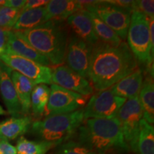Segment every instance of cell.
<instances>
[{
    "label": "cell",
    "mask_w": 154,
    "mask_h": 154,
    "mask_svg": "<svg viewBox=\"0 0 154 154\" xmlns=\"http://www.w3.org/2000/svg\"><path fill=\"white\" fill-rule=\"evenodd\" d=\"M92 47L69 32L63 63L77 74L88 79Z\"/></svg>",
    "instance_id": "obj_11"
},
{
    "label": "cell",
    "mask_w": 154,
    "mask_h": 154,
    "mask_svg": "<svg viewBox=\"0 0 154 154\" xmlns=\"http://www.w3.org/2000/svg\"><path fill=\"white\" fill-rule=\"evenodd\" d=\"M143 72L138 67L131 74L124 77L109 88V90L114 95L126 100L134 99L138 96L143 83Z\"/></svg>",
    "instance_id": "obj_16"
},
{
    "label": "cell",
    "mask_w": 154,
    "mask_h": 154,
    "mask_svg": "<svg viewBox=\"0 0 154 154\" xmlns=\"http://www.w3.org/2000/svg\"><path fill=\"white\" fill-rule=\"evenodd\" d=\"M49 1H48V0H29V1H26V5H25L22 11L26 10V9H36L45 7L49 3Z\"/></svg>",
    "instance_id": "obj_30"
},
{
    "label": "cell",
    "mask_w": 154,
    "mask_h": 154,
    "mask_svg": "<svg viewBox=\"0 0 154 154\" xmlns=\"http://www.w3.org/2000/svg\"><path fill=\"white\" fill-rule=\"evenodd\" d=\"M87 13L88 17L91 19L94 33L97 36L99 41L113 46L119 45L123 42L119 38V36L115 33L114 31L111 29L109 26H107L99 17L90 11H87Z\"/></svg>",
    "instance_id": "obj_22"
},
{
    "label": "cell",
    "mask_w": 154,
    "mask_h": 154,
    "mask_svg": "<svg viewBox=\"0 0 154 154\" xmlns=\"http://www.w3.org/2000/svg\"><path fill=\"white\" fill-rule=\"evenodd\" d=\"M49 94L50 88L47 84H37L34 87L31 94V109L35 116L44 115Z\"/></svg>",
    "instance_id": "obj_24"
},
{
    "label": "cell",
    "mask_w": 154,
    "mask_h": 154,
    "mask_svg": "<svg viewBox=\"0 0 154 154\" xmlns=\"http://www.w3.org/2000/svg\"><path fill=\"white\" fill-rule=\"evenodd\" d=\"M126 99L113 94L110 90L97 91L88 100L86 106L83 108L84 119L116 118L121 107Z\"/></svg>",
    "instance_id": "obj_7"
},
{
    "label": "cell",
    "mask_w": 154,
    "mask_h": 154,
    "mask_svg": "<svg viewBox=\"0 0 154 154\" xmlns=\"http://www.w3.org/2000/svg\"><path fill=\"white\" fill-rule=\"evenodd\" d=\"M83 109L66 114L46 116L33 121L31 134L39 141L57 143L58 146L70 140L84 121Z\"/></svg>",
    "instance_id": "obj_4"
},
{
    "label": "cell",
    "mask_w": 154,
    "mask_h": 154,
    "mask_svg": "<svg viewBox=\"0 0 154 154\" xmlns=\"http://www.w3.org/2000/svg\"><path fill=\"white\" fill-rule=\"evenodd\" d=\"M46 14L47 11L45 7L21 11L12 30H28L36 27L46 22Z\"/></svg>",
    "instance_id": "obj_21"
},
{
    "label": "cell",
    "mask_w": 154,
    "mask_h": 154,
    "mask_svg": "<svg viewBox=\"0 0 154 154\" xmlns=\"http://www.w3.org/2000/svg\"><path fill=\"white\" fill-rule=\"evenodd\" d=\"M116 118L127 145L133 151L136 152L140 121L143 119V110L138 96L126 100L119 109Z\"/></svg>",
    "instance_id": "obj_8"
},
{
    "label": "cell",
    "mask_w": 154,
    "mask_h": 154,
    "mask_svg": "<svg viewBox=\"0 0 154 154\" xmlns=\"http://www.w3.org/2000/svg\"><path fill=\"white\" fill-rule=\"evenodd\" d=\"M76 134L77 140L96 154L129 150L117 118L84 119Z\"/></svg>",
    "instance_id": "obj_2"
},
{
    "label": "cell",
    "mask_w": 154,
    "mask_h": 154,
    "mask_svg": "<svg viewBox=\"0 0 154 154\" xmlns=\"http://www.w3.org/2000/svg\"><path fill=\"white\" fill-rule=\"evenodd\" d=\"M26 0H6L3 7H9V8L22 11L26 5Z\"/></svg>",
    "instance_id": "obj_32"
},
{
    "label": "cell",
    "mask_w": 154,
    "mask_h": 154,
    "mask_svg": "<svg viewBox=\"0 0 154 154\" xmlns=\"http://www.w3.org/2000/svg\"><path fill=\"white\" fill-rule=\"evenodd\" d=\"M83 8L99 17L107 26L114 31L122 41L126 39L131 11L112 5L105 0L93 1L91 4L84 6Z\"/></svg>",
    "instance_id": "obj_6"
},
{
    "label": "cell",
    "mask_w": 154,
    "mask_h": 154,
    "mask_svg": "<svg viewBox=\"0 0 154 154\" xmlns=\"http://www.w3.org/2000/svg\"><path fill=\"white\" fill-rule=\"evenodd\" d=\"M46 22L51 19L66 20L69 16L83 9L76 0H51L45 6Z\"/></svg>",
    "instance_id": "obj_19"
},
{
    "label": "cell",
    "mask_w": 154,
    "mask_h": 154,
    "mask_svg": "<svg viewBox=\"0 0 154 154\" xmlns=\"http://www.w3.org/2000/svg\"><path fill=\"white\" fill-rule=\"evenodd\" d=\"M69 32L74 33L86 43L94 46L99 41L94 33L91 19L85 9L77 11L66 19Z\"/></svg>",
    "instance_id": "obj_15"
},
{
    "label": "cell",
    "mask_w": 154,
    "mask_h": 154,
    "mask_svg": "<svg viewBox=\"0 0 154 154\" xmlns=\"http://www.w3.org/2000/svg\"><path fill=\"white\" fill-rule=\"evenodd\" d=\"M4 52L20 56L45 66L50 67L51 65L49 59L45 56L38 52L24 38L17 35L12 30L9 32L7 48Z\"/></svg>",
    "instance_id": "obj_14"
},
{
    "label": "cell",
    "mask_w": 154,
    "mask_h": 154,
    "mask_svg": "<svg viewBox=\"0 0 154 154\" xmlns=\"http://www.w3.org/2000/svg\"><path fill=\"white\" fill-rule=\"evenodd\" d=\"M149 33L150 41L151 45V52L154 56V18L149 19Z\"/></svg>",
    "instance_id": "obj_34"
},
{
    "label": "cell",
    "mask_w": 154,
    "mask_h": 154,
    "mask_svg": "<svg viewBox=\"0 0 154 154\" xmlns=\"http://www.w3.org/2000/svg\"><path fill=\"white\" fill-rule=\"evenodd\" d=\"M51 83L87 97L94 93V88L88 80L66 65L57 66L52 70Z\"/></svg>",
    "instance_id": "obj_12"
},
{
    "label": "cell",
    "mask_w": 154,
    "mask_h": 154,
    "mask_svg": "<svg viewBox=\"0 0 154 154\" xmlns=\"http://www.w3.org/2000/svg\"><path fill=\"white\" fill-rule=\"evenodd\" d=\"M0 61L13 71L32 81L36 85L40 84H51L52 69L49 66H43L30 59L7 52L0 54Z\"/></svg>",
    "instance_id": "obj_10"
},
{
    "label": "cell",
    "mask_w": 154,
    "mask_h": 154,
    "mask_svg": "<svg viewBox=\"0 0 154 154\" xmlns=\"http://www.w3.org/2000/svg\"><path fill=\"white\" fill-rule=\"evenodd\" d=\"M14 32L45 56L51 64L63 65L69 32L66 20L54 19L31 29Z\"/></svg>",
    "instance_id": "obj_3"
},
{
    "label": "cell",
    "mask_w": 154,
    "mask_h": 154,
    "mask_svg": "<svg viewBox=\"0 0 154 154\" xmlns=\"http://www.w3.org/2000/svg\"><path fill=\"white\" fill-rule=\"evenodd\" d=\"M54 143L46 141H34L20 137L17 142V154H46L51 149L57 147Z\"/></svg>",
    "instance_id": "obj_25"
},
{
    "label": "cell",
    "mask_w": 154,
    "mask_h": 154,
    "mask_svg": "<svg viewBox=\"0 0 154 154\" xmlns=\"http://www.w3.org/2000/svg\"><path fill=\"white\" fill-rule=\"evenodd\" d=\"M9 31L0 28V54L5 51L8 42V34Z\"/></svg>",
    "instance_id": "obj_33"
},
{
    "label": "cell",
    "mask_w": 154,
    "mask_h": 154,
    "mask_svg": "<svg viewBox=\"0 0 154 154\" xmlns=\"http://www.w3.org/2000/svg\"><path fill=\"white\" fill-rule=\"evenodd\" d=\"M106 1L109 3L118 6L121 8L129 9L131 11H134V1H130V0H106Z\"/></svg>",
    "instance_id": "obj_31"
},
{
    "label": "cell",
    "mask_w": 154,
    "mask_h": 154,
    "mask_svg": "<svg viewBox=\"0 0 154 154\" xmlns=\"http://www.w3.org/2000/svg\"><path fill=\"white\" fill-rule=\"evenodd\" d=\"M0 154H17V149L9 141L0 139Z\"/></svg>",
    "instance_id": "obj_29"
},
{
    "label": "cell",
    "mask_w": 154,
    "mask_h": 154,
    "mask_svg": "<svg viewBox=\"0 0 154 154\" xmlns=\"http://www.w3.org/2000/svg\"><path fill=\"white\" fill-rule=\"evenodd\" d=\"M53 154H96L78 140H69L57 146Z\"/></svg>",
    "instance_id": "obj_26"
},
{
    "label": "cell",
    "mask_w": 154,
    "mask_h": 154,
    "mask_svg": "<svg viewBox=\"0 0 154 154\" xmlns=\"http://www.w3.org/2000/svg\"><path fill=\"white\" fill-rule=\"evenodd\" d=\"M87 96H84L57 84H51L44 115L46 116L66 114L83 109Z\"/></svg>",
    "instance_id": "obj_9"
},
{
    "label": "cell",
    "mask_w": 154,
    "mask_h": 154,
    "mask_svg": "<svg viewBox=\"0 0 154 154\" xmlns=\"http://www.w3.org/2000/svg\"><path fill=\"white\" fill-rule=\"evenodd\" d=\"M12 69L0 61V92L8 113L11 117L22 115V107L11 79Z\"/></svg>",
    "instance_id": "obj_13"
},
{
    "label": "cell",
    "mask_w": 154,
    "mask_h": 154,
    "mask_svg": "<svg viewBox=\"0 0 154 154\" xmlns=\"http://www.w3.org/2000/svg\"><path fill=\"white\" fill-rule=\"evenodd\" d=\"M134 11H138L149 19L154 18V2L153 0L134 1Z\"/></svg>",
    "instance_id": "obj_28"
},
{
    "label": "cell",
    "mask_w": 154,
    "mask_h": 154,
    "mask_svg": "<svg viewBox=\"0 0 154 154\" xmlns=\"http://www.w3.org/2000/svg\"><path fill=\"white\" fill-rule=\"evenodd\" d=\"M128 46L138 63L146 67V70L153 72V57L150 41L149 20L143 13L133 11L127 32Z\"/></svg>",
    "instance_id": "obj_5"
},
{
    "label": "cell",
    "mask_w": 154,
    "mask_h": 154,
    "mask_svg": "<svg viewBox=\"0 0 154 154\" xmlns=\"http://www.w3.org/2000/svg\"><path fill=\"white\" fill-rule=\"evenodd\" d=\"M21 10L9 7H0V28L7 31L12 30Z\"/></svg>",
    "instance_id": "obj_27"
},
{
    "label": "cell",
    "mask_w": 154,
    "mask_h": 154,
    "mask_svg": "<svg viewBox=\"0 0 154 154\" xmlns=\"http://www.w3.org/2000/svg\"><path fill=\"white\" fill-rule=\"evenodd\" d=\"M138 154H154V129L153 125L142 119L136 144Z\"/></svg>",
    "instance_id": "obj_23"
},
{
    "label": "cell",
    "mask_w": 154,
    "mask_h": 154,
    "mask_svg": "<svg viewBox=\"0 0 154 154\" xmlns=\"http://www.w3.org/2000/svg\"><path fill=\"white\" fill-rule=\"evenodd\" d=\"M5 113V110L3 109V108L0 106V116L1 115H4Z\"/></svg>",
    "instance_id": "obj_35"
},
{
    "label": "cell",
    "mask_w": 154,
    "mask_h": 154,
    "mask_svg": "<svg viewBox=\"0 0 154 154\" xmlns=\"http://www.w3.org/2000/svg\"><path fill=\"white\" fill-rule=\"evenodd\" d=\"M33 119L30 116L11 117L0 122V139L14 140L30 130Z\"/></svg>",
    "instance_id": "obj_17"
},
{
    "label": "cell",
    "mask_w": 154,
    "mask_h": 154,
    "mask_svg": "<svg viewBox=\"0 0 154 154\" xmlns=\"http://www.w3.org/2000/svg\"><path fill=\"white\" fill-rule=\"evenodd\" d=\"M146 71V76L143 79L138 99L143 110V119L149 124L153 125L154 123L153 72Z\"/></svg>",
    "instance_id": "obj_18"
},
{
    "label": "cell",
    "mask_w": 154,
    "mask_h": 154,
    "mask_svg": "<svg viewBox=\"0 0 154 154\" xmlns=\"http://www.w3.org/2000/svg\"><path fill=\"white\" fill-rule=\"evenodd\" d=\"M138 61L128 44H111L98 41L92 47L88 80L94 90L109 89L138 68Z\"/></svg>",
    "instance_id": "obj_1"
},
{
    "label": "cell",
    "mask_w": 154,
    "mask_h": 154,
    "mask_svg": "<svg viewBox=\"0 0 154 154\" xmlns=\"http://www.w3.org/2000/svg\"><path fill=\"white\" fill-rule=\"evenodd\" d=\"M11 79L22 107L23 116H28L31 109V94L36 84L19 73L11 71Z\"/></svg>",
    "instance_id": "obj_20"
}]
</instances>
